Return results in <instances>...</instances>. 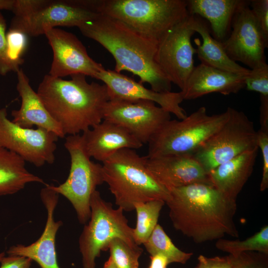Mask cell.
Returning a JSON list of instances; mask_svg holds the SVG:
<instances>
[{"label": "cell", "mask_w": 268, "mask_h": 268, "mask_svg": "<svg viewBox=\"0 0 268 268\" xmlns=\"http://www.w3.org/2000/svg\"><path fill=\"white\" fill-rule=\"evenodd\" d=\"M258 149L242 153L209 171L212 185L226 197L236 201L252 174Z\"/></svg>", "instance_id": "cell-22"}, {"label": "cell", "mask_w": 268, "mask_h": 268, "mask_svg": "<svg viewBox=\"0 0 268 268\" xmlns=\"http://www.w3.org/2000/svg\"><path fill=\"white\" fill-rule=\"evenodd\" d=\"M230 107L221 113L208 115L204 107L179 120L167 122L152 136L147 158L192 154L227 121Z\"/></svg>", "instance_id": "cell-7"}, {"label": "cell", "mask_w": 268, "mask_h": 268, "mask_svg": "<svg viewBox=\"0 0 268 268\" xmlns=\"http://www.w3.org/2000/svg\"><path fill=\"white\" fill-rule=\"evenodd\" d=\"M32 262L23 256L8 255L3 257L0 261V268H31Z\"/></svg>", "instance_id": "cell-37"}, {"label": "cell", "mask_w": 268, "mask_h": 268, "mask_svg": "<svg viewBox=\"0 0 268 268\" xmlns=\"http://www.w3.org/2000/svg\"><path fill=\"white\" fill-rule=\"evenodd\" d=\"M82 134L89 156L102 163L120 150L138 149L143 145L123 127L105 120Z\"/></svg>", "instance_id": "cell-20"}, {"label": "cell", "mask_w": 268, "mask_h": 268, "mask_svg": "<svg viewBox=\"0 0 268 268\" xmlns=\"http://www.w3.org/2000/svg\"><path fill=\"white\" fill-rule=\"evenodd\" d=\"M9 29L38 36L58 26L79 27L99 14L93 0H14Z\"/></svg>", "instance_id": "cell-6"}, {"label": "cell", "mask_w": 268, "mask_h": 268, "mask_svg": "<svg viewBox=\"0 0 268 268\" xmlns=\"http://www.w3.org/2000/svg\"><path fill=\"white\" fill-rule=\"evenodd\" d=\"M94 4L98 13L119 21L157 44L189 15L185 0H94Z\"/></svg>", "instance_id": "cell-5"}, {"label": "cell", "mask_w": 268, "mask_h": 268, "mask_svg": "<svg viewBox=\"0 0 268 268\" xmlns=\"http://www.w3.org/2000/svg\"><path fill=\"white\" fill-rule=\"evenodd\" d=\"M257 142L263 158V172L260 190L263 192L268 188V131L260 129L257 131Z\"/></svg>", "instance_id": "cell-35"}, {"label": "cell", "mask_w": 268, "mask_h": 268, "mask_svg": "<svg viewBox=\"0 0 268 268\" xmlns=\"http://www.w3.org/2000/svg\"><path fill=\"white\" fill-rule=\"evenodd\" d=\"M33 182L45 184L42 178L27 170L23 159L0 146V196L15 194Z\"/></svg>", "instance_id": "cell-25"}, {"label": "cell", "mask_w": 268, "mask_h": 268, "mask_svg": "<svg viewBox=\"0 0 268 268\" xmlns=\"http://www.w3.org/2000/svg\"><path fill=\"white\" fill-rule=\"evenodd\" d=\"M250 0L236 12L230 34L222 47L233 61L239 62L251 69L266 64L265 50L268 46L249 6Z\"/></svg>", "instance_id": "cell-14"}, {"label": "cell", "mask_w": 268, "mask_h": 268, "mask_svg": "<svg viewBox=\"0 0 268 268\" xmlns=\"http://www.w3.org/2000/svg\"><path fill=\"white\" fill-rule=\"evenodd\" d=\"M169 192L165 204L173 226L195 243L217 240L226 235L239 237L234 221L236 200L204 183L172 188Z\"/></svg>", "instance_id": "cell-1"}, {"label": "cell", "mask_w": 268, "mask_h": 268, "mask_svg": "<svg viewBox=\"0 0 268 268\" xmlns=\"http://www.w3.org/2000/svg\"><path fill=\"white\" fill-rule=\"evenodd\" d=\"M249 6L264 39L268 43V0H251Z\"/></svg>", "instance_id": "cell-34"}, {"label": "cell", "mask_w": 268, "mask_h": 268, "mask_svg": "<svg viewBox=\"0 0 268 268\" xmlns=\"http://www.w3.org/2000/svg\"><path fill=\"white\" fill-rule=\"evenodd\" d=\"M26 36L20 31L11 29L6 34L8 56L20 65L24 62L21 56L26 46Z\"/></svg>", "instance_id": "cell-32"}, {"label": "cell", "mask_w": 268, "mask_h": 268, "mask_svg": "<svg viewBox=\"0 0 268 268\" xmlns=\"http://www.w3.org/2000/svg\"><path fill=\"white\" fill-rule=\"evenodd\" d=\"M170 114L149 101L109 100L103 120L123 127L143 144L171 120Z\"/></svg>", "instance_id": "cell-13"}, {"label": "cell", "mask_w": 268, "mask_h": 268, "mask_svg": "<svg viewBox=\"0 0 268 268\" xmlns=\"http://www.w3.org/2000/svg\"><path fill=\"white\" fill-rule=\"evenodd\" d=\"M145 157L148 170L160 184L169 190L196 183L212 185L208 173L191 155Z\"/></svg>", "instance_id": "cell-18"}, {"label": "cell", "mask_w": 268, "mask_h": 268, "mask_svg": "<svg viewBox=\"0 0 268 268\" xmlns=\"http://www.w3.org/2000/svg\"><path fill=\"white\" fill-rule=\"evenodd\" d=\"M102 174L115 203L124 211L134 210V204L153 200L165 202L170 192L148 170L145 156L135 150H120L102 163Z\"/></svg>", "instance_id": "cell-4"}, {"label": "cell", "mask_w": 268, "mask_h": 268, "mask_svg": "<svg viewBox=\"0 0 268 268\" xmlns=\"http://www.w3.org/2000/svg\"><path fill=\"white\" fill-rule=\"evenodd\" d=\"M103 268H117L113 261L112 258L109 257L108 259L105 262Z\"/></svg>", "instance_id": "cell-41"}, {"label": "cell", "mask_w": 268, "mask_h": 268, "mask_svg": "<svg viewBox=\"0 0 268 268\" xmlns=\"http://www.w3.org/2000/svg\"><path fill=\"white\" fill-rule=\"evenodd\" d=\"M215 247L218 250L232 255L250 251L268 254V226L265 225L244 240L219 239L217 240Z\"/></svg>", "instance_id": "cell-28"}, {"label": "cell", "mask_w": 268, "mask_h": 268, "mask_svg": "<svg viewBox=\"0 0 268 268\" xmlns=\"http://www.w3.org/2000/svg\"><path fill=\"white\" fill-rule=\"evenodd\" d=\"M59 137L45 129L22 128L7 117L0 106V146L13 152L37 167L53 164Z\"/></svg>", "instance_id": "cell-11"}, {"label": "cell", "mask_w": 268, "mask_h": 268, "mask_svg": "<svg viewBox=\"0 0 268 268\" xmlns=\"http://www.w3.org/2000/svg\"><path fill=\"white\" fill-rule=\"evenodd\" d=\"M84 36L100 44L115 59L114 70L137 75L158 92H170L171 82L155 61L157 44L123 23L99 14L78 27Z\"/></svg>", "instance_id": "cell-2"}, {"label": "cell", "mask_w": 268, "mask_h": 268, "mask_svg": "<svg viewBox=\"0 0 268 268\" xmlns=\"http://www.w3.org/2000/svg\"><path fill=\"white\" fill-rule=\"evenodd\" d=\"M64 146L70 157L69 175L58 186L47 185L67 198L74 208L79 222L86 224L91 214V196L97 187L104 183L102 164L91 160L82 134L68 135Z\"/></svg>", "instance_id": "cell-9"}, {"label": "cell", "mask_w": 268, "mask_h": 268, "mask_svg": "<svg viewBox=\"0 0 268 268\" xmlns=\"http://www.w3.org/2000/svg\"><path fill=\"white\" fill-rule=\"evenodd\" d=\"M90 206L89 221L78 240L83 268H95L96 259L101 252L108 250L109 244L115 238L122 239L132 247L138 246L133 238V228L129 226L121 208H114L97 190L91 196Z\"/></svg>", "instance_id": "cell-8"}, {"label": "cell", "mask_w": 268, "mask_h": 268, "mask_svg": "<svg viewBox=\"0 0 268 268\" xmlns=\"http://www.w3.org/2000/svg\"><path fill=\"white\" fill-rule=\"evenodd\" d=\"M70 76L65 80L46 74L37 91L65 135L80 134L102 121L110 100L104 84L89 83L82 74Z\"/></svg>", "instance_id": "cell-3"}, {"label": "cell", "mask_w": 268, "mask_h": 268, "mask_svg": "<svg viewBox=\"0 0 268 268\" xmlns=\"http://www.w3.org/2000/svg\"><path fill=\"white\" fill-rule=\"evenodd\" d=\"M108 250L117 268H139V259L143 252L139 246L132 247L122 239L115 238Z\"/></svg>", "instance_id": "cell-29"}, {"label": "cell", "mask_w": 268, "mask_h": 268, "mask_svg": "<svg viewBox=\"0 0 268 268\" xmlns=\"http://www.w3.org/2000/svg\"><path fill=\"white\" fill-rule=\"evenodd\" d=\"M6 22L0 12V74L5 75L10 71L17 72L20 65L10 59L7 55L6 38Z\"/></svg>", "instance_id": "cell-33"}, {"label": "cell", "mask_w": 268, "mask_h": 268, "mask_svg": "<svg viewBox=\"0 0 268 268\" xmlns=\"http://www.w3.org/2000/svg\"><path fill=\"white\" fill-rule=\"evenodd\" d=\"M260 129L268 131V96L260 95Z\"/></svg>", "instance_id": "cell-38"}, {"label": "cell", "mask_w": 268, "mask_h": 268, "mask_svg": "<svg viewBox=\"0 0 268 268\" xmlns=\"http://www.w3.org/2000/svg\"><path fill=\"white\" fill-rule=\"evenodd\" d=\"M96 79L106 86L110 100H145L153 102L179 120L187 115L180 106L184 100L181 92H158L144 87L139 82L114 70L100 71Z\"/></svg>", "instance_id": "cell-16"}, {"label": "cell", "mask_w": 268, "mask_h": 268, "mask_svg": "<svg viewBox=\"0 0 268 268\" xmlns=\"http://www.w3.org/2000/svg\"><path fill=\"white\" fill-rule=\"evenodd\" d=\"M190 15L191 28L202 39V44L199 39L194 40L197 46L196 54L201 64L235 73L247 75L250 73V69L240 66L228 57L221 43L211 35L210 30L203 18Z\"/></svg>", "instance_id": "cell-24"}, {"label": "cell", "mask_w": 268, "mask_h": 268, "mask_svg": "<svg viewBox=\"0 0 268 268\" xmlns=\"http://www.w3.org/2000/svg\"><path fill=\"white\" fill-rule=\"evenodd\" d=\"M143 245L150 256L162 254L168 259L169 264H185L193 255V253L185 252L177 248L158 223Z\"/></svg>", "instance_id": "cell-27"}, {"label": "cell", "mask_w": 268, "mask_h": 268, "mask_svg": "<svg viewBox=\"0 0 268 268\" xmlns=\"http://www.w3.org/2000/svg\"><path fill=\"white\" fill-rule=\"evenodd\" d=\"M247 90L259 92L260 95L268 96V65L266 63L253 69L245 79Z\"/></svg>", "instance_id": "cell-31"}, {"label": "cell", "mask_w": 268, "mask_h": 268, "mask_svg": "<svg viewBox=\"0 0 268 268\" xmlns=\"http://www.w3.org/2000/svg\"><path fill=\"white\" fill-rule=\"evenodd\" d=\"M195 268H232L228 256L207 257L200 255Z\"/></svg>", "instance_id": "cell-36"}, {"label": "cell", "mask_w": 268, "mask_h": 268, "mask_svg": "<svg viewBox=\"0 0 268 268\" xmlns=\"http://www.w3.org/2000/svg\"><path fill=\"white\" fill-rule=\"evenodd\" d=\"M5 256V254L4 253H0V261H1V260L2 259V258L3 257H4Z\"/></svg>", "instance_id": "cell-42"}, {"label": "cell", "mask_w": 268, "mask_h": 268, "mask_svg": "<svg viewBox=\"0 0 268 268\" xmlns=\"http://www.w3.org/2000/svg\"><path fill=\"white\" fill-rule=\"evenodd\" d=\"M258 148L253 122L244 112L231 108L227 121L192 156L208 173L242 153Z\"/></svg>", "instance_id": "cell-10"}, {"label": "cell", "mask_w": 268, "mask_h": 268, "mask_svg": "<svg viewBox=\"0 0 268 268\" xmlns=\"http://www.w3.org/2000/svg\"><path fill=\"white\" fill-rule=\"evenodd\" d=\"M14 0H0V10H7L12 11Z\"/></svg>", "instance_id": "cell-40"}, {"label": "cell", "mask_w": 268, "mask_h": 268, "mask_svg": "<svg viewBox=\"0 0 268 268\" xmlns=\"http://www.w3.org/2000/svg\"><path fill=\"white\" fill-rule=\"evenodd\" d=\"M41 190L40 197L47 211V218L44 231L39 238L27 246L18 244L7 251L8 255L23 256L37 263L41 268H60L56 251V234L62 221L54 219V211L58 203L59 194L47 184Z\"/></svg>", "instance_id": "cell-17"}, {"label": "cell", "mask_w": 268, "mask_h": 268, "mask_svg": "<svg viewBox=\"0 0 268 268\" xmlns=\"http://www.w3.org/2000/svg\"><path fill=\"white\" fill-rule=\"evenodd\" d=\"M44 35L53 51L50 75L63 78L82 74L95 78L105 69L88 55L86 48L74 34L54 28L47 30Z\"/></svg>", "instance_id": "cell-15"}, {"label": "cell", "mask_w": 268, "mask_h": 268, "mask_svg": "<svg viewBox=\"0 0 268 268\" xmlns=\"http://www.w3.org/2000/svg\"><path fill=\"white\" fill-rule=\"evenodd\" d=\"M248 74L225 71L201 63L195 66L180 92L184 100L195 99L213 92L224 95L235 94L245 87Z\"/></svg>", "instance_id": "cell-19"}, {"label": "cell", "mask_w": 268, "mask_h": 268, "mask_svg": "<svg viewBox=\"0 0 268 268\" xmlns=\"http://www.w3.org/2000/svg\"><path fill=\"white\" fill-rule=\"evenodd\" d=\"M16 90L21 98L20 107L11 112L12 121L22 128L31 129L33 126L53 132L59 137L65 134L60 125L49 114L37 92L32 88L29 79L21 68L16 72Z\"/></svg>", "instance_id": "cell-21"}, {"label": "cell", "mask_w": 268, "mask_h": 268, "mask_svg": "<svg viewBox=\"0 0 268 268\" xmlns=\"http://www.w3.org/2000/svg\"><path fill=\"white\" fill-rule=\"evenodd\" d=\"M246 0H187L189 14L207 19L213 38L222 42L229 36L236 12Z\"/></svg>", "instance_id": "cell-23"}, {"label": "cell", "mask_w": 268, "mask_h": 268, "mask_svg": "<svg viewBox=\"0 0 268 268\" xmlns=\"http://www.w3.org/2000/svg\"><path fill=\"white\" fill-rule=\"evenodd\" d=\"M195 32L191 27V15L170 29L159 42L155 56L158 67L171 83L183 89L193 71L196 48L191 43Z\"/></svg>", "instance_id": "cell-12"}, {"label": "cell", "mask_w": 268, "mask_h": 268, "mask_svg": "<svg viewBox=\"0 0 268 268\" xmlns=\"http://www.w3.org/2000/svg\"><path fill=\"white\" fill-rule=\"evenodd\" d=\"M150 258V262L148 268H167L169 264L168 259L160 254L151 255Z\"/></svg>", "instance_id": "cell-39"}, {"label": "cell", "mask_w": 268, "mask_h": 268, "mask_svg": "<svg viewBox=\"0 0 268 268\" xmlns=\"http://www.w3.org/2000/svg\"><path fill=\"white\" fill-rule=\"evenodd\" d=\"M228 256L232 268H268V254L250 251Z\"/></svg>", "instance_id": "cell-30"}, {"label": "cell", "mask_w": 268, "mask_h": 268, "mask_svg": "<svg viewBox=\"0 0 268 268\" xmlns=\"http://www.w3.org/2000/svg\"><path fill=\"white\" fill-rule=\"evenodd\" d=\"M165 202L162 200H153L135 203L136 213V226L133 230L135 243L140 246L145 243L158 224L160 211Z\"/></svg>", "instance_id": "cell-26"}]
</instances>
